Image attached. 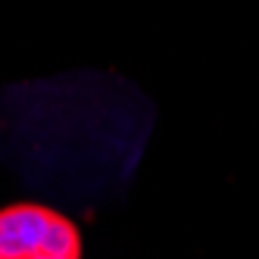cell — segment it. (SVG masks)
Wrapping results in <instances>:
<instances>
[{
    "label": "cell",
    "instance_id": "obj_1",
    "mask_svg": "<svg viewBox=\"0 0 259 259\" xmlns=\"http://www.w3.org/2000/svg\"><path fill=\"white\" fill-rule=\"evenodd\" d=\"M78 256L81 240L75 225L38 203H16L0 209V259H28V256Z\"/></svg>",
    "mask_w": 259,
    "mask_h": 259
},
{
    "label": "cell",
    "instance_id": "obj_2",
    "mask_svg": "<svg viewBox=\"0 0 259 259\" xmlns=\"http://www.w3.org/2000/svg\"><path fill=\"white\" fill-rule=\"evenodd\" d=\"M28 259H78V256H57V253H44V256H28Z\"/></svg>",
    "mask_w": 259,
    "mask_h": 259
}]
</instances>
